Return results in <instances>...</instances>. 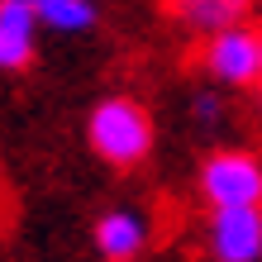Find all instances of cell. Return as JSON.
I'll list each match as a JSON object with an SVG mask.
<instances>
[{"label":"cell","mask_w":262,"mask_h":262,"mask_svg":"<svg viewBox=\"0 0 262 262\" xmlns=\"http://www.w3.org/2000/svg\"><path fill=\"white\" fill-rule=\"evenodd\" d=\"M205 243H210L214 262H262V205L210 210Z\"/></svg>","instance_id":"277c9868"},{"label":"cell","mask_w":262,"mask_h":262,"mask_svg":"<svg viewBox=\"0 0 262 262\" xmlns=\"http://www.w3.org/2000/svg\"><path fill=\"white\" fill-rule=\"evenodd\" d=\"M257 10V0H167V14L186 29V34H214V29L243 24Z\"/></svg>","instance_id":"52a82bcc"},{"label":"cell","mask_w":262,"mask_h":262,"mask_svg":"<svg viewBox=\"0 0 262 262\" xmlns=\"http://www.w3.org/2000/svg\"><path fill=\"white\" fill-rule=\"evenodd\" d=\"M148 234H152V224H148V214H138L129 205H115V210H105L96 229H91V238H96V253L105 262H134L138 253L148 248Z\"/></svg>","instance_id":"5b68a950"},{"label":"cell","mask_w":262,"mask_h":262,"mask_svg":"<svg viewBox=\"0 0 262 262\" xmlns=\"http://www.w3.org/2000/svg\"><path fill=\"white\" fill-rule=\"evenodd\" d=\"M38 53L34 0H0V72H24Z\"/></svg>","instance_id":"8992f818"},{"label":"cell","mask_w":262,"mask_h":262,"mask_svg":"<svg viewBox=\"0 0 262 262\" xmlns=\"http://www.w3.org/2000/svg\"><path fill=\"white\" fill-rule=\"evenodd\" d=\"M38 29H53V34H86L96 24V5L91 0H34Z\"/></svg>","instance_id":"ba28073f"},{"label":"cell","mask_w":262,"mask_h":262,"mask_svg":"<svg viewBox=\"0 0 262 262\" xmlns=\"http://www.w3.org/2000/svg\"><path fill=\"white\" fill-rule=\"evenodd\" d=\"M86 143L105 167H119V172L148 162V152H152V115H148V105H138L134 96H105L86 115Z\"/></svg>","instance_id":"6da1fadb"},{"label":"cell","mask_w":262,"mask_h":262,"mask_svg":"<svg viewBox=\"0 0 262 262\" xmlns=\"http://www.w3.org/2000/svg\"><path fill=\"white\" fill-rule=\"evenodd\" d=\"M220 110H224V105H220V96H214V91H200V96L191 100V115L200 119V124H214V119H220Z\"/></svg>","instance_id":"9c48e42d"},{"label":"cell","mask_w":262,"mask_h":262,"mask_svg":"<svg viewBox=\"0 0 262 262\" xmlns=\"http://www.w3.org/2000/svg\"><path fill=\"white\" fill-rule=\"evenodd\" d=\"M200 195L210 210L220 205H262V162L243 148H220L200 162Z\"/></svg>","instance_id":"3957f363"},{"label":"cell","mask_w":262,"mask_h":262,"mask_svg":"<svg viewBox=\"0 0 262 262\" xmlns=\"http://www.w3.org/2000/svg\"><path fill=\"white\" fill-rule=\"evenodd\" d=\"M257 86H262V62H257Z\"/></svg>","instance_id":"30bf717a"},{"label":"cell","mask_w":262,"mask_h":262,"mask_svg":"<svg viewBox=\"0 0 262 262\" xmlns=\"http://www.w3.org/2000/svg\"><path fill=\"white\" fill-rule=\"evenodd\" d=\"M257 62H262V34L243 19L229 29H214L200 43V67H205L210 81L220 86H257Z\"/></svg>","instance_id":"7a4b0ae2"}]
</instances>
